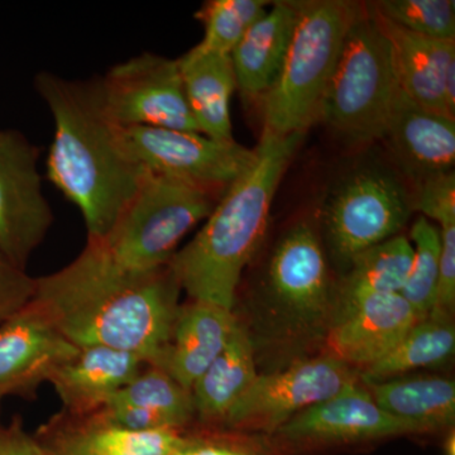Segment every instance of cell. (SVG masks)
<instances>
[{"label": "cell", "instance_id": "1", "mask_svg": "<svg viewBox=\"0 0 455 455\" xmlns=\"http://www.w3.org/2000/svg\"><path fill=\"white\" fill-rule=\"evenodd\" d=\"M180 291L170 266L131 274L86 241L73 262L36 278L33 301L77 348L125 350L155 366L169 344Z\"/></svg>", "mask_w": 455, "mask_h": 455}, {"label": "cell", "instance_id": "2", "mask_svg": "<svg viewBox=\"0 0 455 455\" xmlns=\"http://www.w3.org/2000/svg\"><path fill=\"white\" fill-rule=\"evenodd\" d=\"M35 88L55 124L47 176L82 212L88 241L110 232L139 190L145 171L123 149L119 127L108 118L98 79L68 80L38 74Z\"/></svg>", "mask_w": 455, "mask_h": 455}, {"label": "cell", "instance_id": "3", "mask_svg": "<svg viewBox=\"0 0 455 455\" xmlns=\"http://www.w3.org/2000/svg\"><path fill=\"white\" fill-rule=\"evenodd\" d=\"M305 134L263 131L253 164L224 191L206 223L169 263L191 300L235 310L245 266L267 229L278 185Z\"/></svg>", "mask_w": 455, "mask_h": 455}, {"label": "cell", "instance_id": "4", "mask_svg": "<svg viewBox=\"0 0 455 455\" xmlns=\"http://www.w3.org/2000/svg\"><path fill=\"white\" fill-rule=\"evenodd\" d=\"M298 3V18L276 82L263 97V131L276 136L307 134L322 116L326 88L359 3Z\"/></svg>", "mask_w": 455, "mask_h": 455}, {"label": "cell", "instance_id": "5", "mask_svg": "<svg viewBox=\"0 0 455 455\" xmlns=\"http://www.w3.org/2000/svg\"><path fill=\"white\" fill-rule=\"evenodd\" d=\"M214 206L211 194L145 171L139 190L110 232L92 242L123 271H157L169 266L180 242Z\"/></svg>", "mask_w": 455, "mask_h": 455}, {"label": "cell", "instance_id": "6", "mask_svg": "<svg viewBox=\"0 0 455 455\" xmlns=\"http://www.w3.org/2000/svg\"><path fill=\"white\" fill-rule=\"evenodd\" d=\"M397 89L390 44L371 5H361L326 88L320 119L355 142L382 140Z\"/></svg>", "mask_w": 455, "mask_h": 455}, {"label": "cell", "instance_id": "7", "mask_svg": "<svg viewBox=\"0 0 455 455\" xmlns=\"http://www.w3.org/2000/svg\"><path fill=\"white\" fill-rule=\"evenodd\" d=\"M123 149L140 170L212 196L227 190L256 158V149L235 140H218L194 132L119 127Z\"/></svg>", "mask_w": 455, "mask_h": 455}, {"label": "cell", "instance_id": "8", "mask_svg": "<svg viewBox=\"0 0 455 455\" xmlns=\"http://www.w3.org/2000/svg\"><path fill=\"white\" fill-rule=\"evenodd\" d=\"M414 202L390 171L367 167L340 182L324 206L326 238L344 265L406 226Z\"/></svg>", "mask_w": 455, "mask_h": 455}, {"label": "cell", "instance_id": "9", "mask_svg": "<svg viewBox=\"0 0 455 455\" xmlns=\"http://www.w3.org/2000/svg\"><path fill=\"white\" fill-rule=\"evenodd\" d=\"M98 86L108 118L116 127L200 133L188 108L179 59L140 53L113 66L98 79Z\"/></svg>", "mask_w": 455, "mask_h": 455}, {"label": "cell", "instance_id": "10", "mask_svg": "<svg viewBox=\"0 0 455 455\" xmlns=\"http://www.w3.org/2000/svg\"><path fill=\"white\" fill-rule=\"evenodd\" d=\"M355 382L348 364L331 353L298 362L284 371L259 374L221 427L276 433L293 416Z\"/></svg>", "mask_w": 455, "mask_h": 455}, {"label": "cell", "instance_id": "11", "mask_svg": "<svg viewBox=\"0 0 455 455\" xmlns=\"http://www.w3.org/2000/svg\"><path fill=\"white\" fill-rule=\"evenodd\" d=\"M40 149L16 130L0 131V252L25 269L55 221L42 191Z\"/></svg>", "mask_w": 455, "mask_h": 455}, {"label": "cell", "instance_id": "12", "mask_svg": "<svg viewBox=\"0 0 455 455\" xmlns=\"http://www.w3.org/2000/svg\"><path fill=\"white\" fill-rule=\"evenodd\" d=\"M272 302L299 329L322 325L331 307V281L313 228L300 223L278 243L268 267Z\"/></svg>", "mask_w": 455, "mask_h": 455}, {"label": "cell", "instance_id": "13", "mask_svg": "<svg viewBox=\"0 0 455 455\" xmlns=\"http://www.w3.org/2000/svg\"><path fill=\"white\" fill-rule=\"evenodd\" d=\"M77 349L32 299L0 325V401L36 400L42 383Z\"/></svg>", "mask_w": 455, "mask_h": 455}, {"label": "cell", "instance_id": "14", "mask_svg": "<svg viewBox=\"0 0 455 455\" xmlns=\"http://www.w3.org/2000/svg\"><path fill=\"white\" fill-rule=\"evenodd\" d=\"M293 444H349L427 433L377 405L370 391L350 383L340 394L305 410L276 431Z\"/></svg>", "mask_w": 455, "mask_h": 455}, {"label": "cell", "instance_id": "15", "mask_svg": "<svg viewBox=\"0 0 455 455\" xmlns=\"http://www.w3.org/2000/svg\"><path fill=\"white\" fill-rule=\"evenodd\" d=\"M35 435L46 455H171L184 442L180 431H134L114 421L106 410L51 416Z\"/></svg>", "mask_w": 455, "mask_h": 455}, {"label": "cell", "instance_id": "16", "mask_svg": "<svg viewBox=\"0 0 455 455\" xmlns=\"http://www.w3.org/2000/svg\"><path fill=\"white\" fill-rule=\"evenodd\" d=\"M373 13L390 44L398 88L421 107L455 119V41L415 35Z\"/></svg>", "mask_w": 455, "mask_h": 455}, {"label": "cell", "instance_id": "17", "mask_svg": "<svg viewBox=\"0 0 455 455\" xmlns=\"http://www.w3.org/2000/svg\"><path fill=\"white\" fill-rule=\"evenodd\" d=\"M382 140L416 184L454 171L455 119L421 107L400 88L392 101Z\"/></svg>", "mask_w": 455, "mask_h": 455}, {"label": "cell", "instance_id": "18", "mask_svg": "<svg viewBox=\"0 0 455 455\" xmlns=\"http://www.w3.org/2000/svg\"><path fill=\"white\" fill-rule=\"evenodd\" d=\"M418 320L401 293L370 296L334 317L328 340L331 355L367 370L387 355Z\"/></svg>", "mask_w": 455, "mask_h": 455}, {"label": "cell", "instance_id": "19", "mask_svg": "<svg viewBox=\"0 0 455 455\" xmlns=\"http://www.w3.org/2000/svg\"><path fill=\"white\" fill-rule=\"evenodd\" d=\"M238 323L235 310L190 299L180 305L169 344L155 367L191 392L226 348Z\"/></svg>", "mask_w": 455, "mask_h": 455}, {"label": "cell", "instance_id": "20", "mask_svg": "<svg viewBox=\"0 0 455 455\" xmlns=\"http://www.w3.org/2000/svg\"><path fill=\"white\" fill-rule=\"evenodd\" d=\"M139 355L108 347H84L56 368L49 383L62 410L85 414L103 409L146 367Z\"/></svg>", "mask_w": 455, "mask_h": 455}, {"label": "cell", "instance_id": "21", "mask_svg": "<svg viewBox=\"0 0 455 455\" xmlns=\"http://www.w3.org/2000/svg\"><path fill=\"white\" fill-rule=\"evenodd\" d=\"M103 409L114 421L134 431L184 433L196 421L191 392L151 364H146Z\"/></svg>", "mask_w": 455, "mask_h": 455}, {"label": "cell", "instance_id": "22", "mask_svg": "<svg viewBox=\"0 0 455 455\" xmlns=\"http://www.w3.org/2000/svg\"><path fill=\"white\" fill-rule=\"evenodd\" d=\"M296 18L298 3H272L232 51L236 90L242 97L263 98L274 86L289 51Z\"/></svg>", "mask_w": 455, "mask_h": 455}, {"label": "cell", "instance_id": "23", "mask_svg": "<svg viewBox=\"0 0 455 455\" xmlns=\"http://www.w3.org/2000/svg\"><path fill=\"white\" fill-rule=\"evenodd\" d=\"M257 377L252 340L238 323L226 348L191 390L196 421L205 427H223L230 410Z\"/></svg>", "mask_w": 455, "mask_h": 455}, {"label": "cell", "instance_id": "24", "mask_svg": "<svg viewBox=\"0 0 455 455\" xmlns=\"http://www.w3.org/2000/svg\"><path fill=\"white\" fill-rule=\"evenodd\" d=\"M191 116L200 133L209 139H233L230 100L236 90L232 59L191 49L179 59Z\"/></svg>", "mask_w": 455, "mask_h": 455}, {"label": "cell", "instance_id": "25", "mask_svg": "<svg viewBox=\"0 0 455 455\" xmlns=\"http://www.w3.org/2000/svg\"><path fill=\"white\" fill-rule=\"evenodd\" d=\"M377 405L427 433L449 429L455 421V383L438 376L388 379L371 383Z\"/></svg>", "mask_w": 455, "mask_h": 455}, {"label": "cell", "instance_id": "26", "mask_svg": "<svg viewBox=\"0 0 455 455\" xmlns=\"http://www.w3.org/2000/svg\"><path fill=\"white\" fill-rule=\"evenodd\" d=\"M414 262V247L403 235H395L359 253L338 292L334 317L347 313L363 299L401 293Z\"/></svg>", "mask_w": 455, "mask_h": 455}, {"label": "cell", "instance_id": "27", "mask_svg": "<svg viewBox=\"0 0 455 455\" xmlns=\"http://www.w3.org/2000/svg\"><path fill=\"white\" fill-rule=\"evenodd\" d=\"M454 349L455 328L451 315L431 311L411 326L387 355L364 370V379L368 383L385 381L418 368L435 366L451 358Z\"/></svg>", "mask_w": 455, "mask_h": 455}, {"label": "cell", "instance_id": "28", "mask_svg": "<svg viewBox=\"0 0 455 455\" xmlns=\"http://www.w3.org/2000/svg\"><path fill=\"white\" fill-rule=\"evenodd\" d=\"M267 0H211L196 13L203 23L197 52L230 56L245 32L267 11Z\"/></svg>", "mask_w": 455, "mask_h": 455}, {"label": "cell", "instance_id": "29", "mask_svg": "<svg viewBox=\"0 0 455 455\" xmlns=\"http://www.w3.org/2000/svg\"><path fill=\"white\" fill-rule=\"evenodd\" d=\"M414 262L401 295L419 319L429 315L435 307L440 266V230L420 217L411 228Z\"/></svg>", "mask_w": 455, "mask_h": 455}, {"label": "cell", "instance_id": "30", "mask_svg": "<svg viewBox=\"0 0 455 455\" xmlns=\"http://www.w3.org/2000/svg\"><path fill=\"white\" fill-rule=\"evenodd\" d=\"M371 7L405 31L433 40L455 41L453 0H381Z\"/></svg>", "mask_w": 455, "mask_h": 455}, {"label": "cell", "instance_id": "31", "mask_svg": "<svg viewBox=\"0 0 455 455\" xmlns=\"http://www.w3.org/2000/svg\"><path fill=\"white\" fill-rule=\"evenodd\" d=\"M414 208L424 218L438 221L440 227L455 223V173L454 171L431 176L418 184Z\"/></svg>", "mask_w": 455, "mask_h": 455}, {"label": "cell", "instance_id": "32", "mask_svg": "<svg viewBox=\"0 0 455 455\" xmlns=\"http://www.w3.org/2000/svg\"><path fill=\"white\" fill-rule=\"evenodd\" d=\"M36 278L0 252V325L32 301Z\"/></svg>", "mask_w": 455, "mask_h": 455}, {"label": "cell", "instance_id": "33", "mask_svg": "<svg viewBox=\"0 0 455 455\" xmlns=\"http://www.w3.org/2000/svg\"><path fill=\"white\" fill-rule=\"evenodd\" d=\"M440 266L435 307L451 315L455 307V223L440 228Z\"/></svg>", "mask_w": 455, "mask_h": 455}, {"label": "cell", "instance_id": "34", "mask_svg": "<svg viewBox=\"0 0 455 455\" xmlns=\"http://www.w3.org/2000/svg\"><path fill=\"white\" fill-rule=\"evenodd\" d=\"M0 455H46L20 415L0 430Z\"/></svg>", "mask_w": 455, "mask_h": 455}, {"label": "cell", "instance_id": "35", "mask_svg": "<svg viewBox=\"0 0 455 455\" xmlns=\"http://www.w3.org/2000/svg\"><path fill=\"white\" fill-rule=\"evenodd\" d=\"M171 455H251L242 449L226 444L220 440L188 436L184 434V442Z\"/></svg>", "mask_w": 455, "mask_h": 455}, {"label": "cell", "instance_id": "36", "mask_svg": "<svg viewBox=\"0 0 455 455\" xmlns=\"http://www.w3.org/2000/svg\"><path fill=\"white\" fill-rule=\"evenodd\" d=\"M443 449H444V455H455L454 430H451V433H448L447 438L444 440V445H443Z\"/></svg>", "mask_w": 455, "mask_h": 455}, {"label": "cell", "instance_id": "37", "mask_svg": "<svg viewBox=\"0 0 455 455\" xmlns=\"http://www.w3.org/2000/svg\"><path fill=\"white\" fill-rule=\"evenodd\" d=\"M3 427H4V425L2 424V419H0V430H2Z\"/></svg>", "mask_w": 455, "mask_h": 455}]
</instances>
